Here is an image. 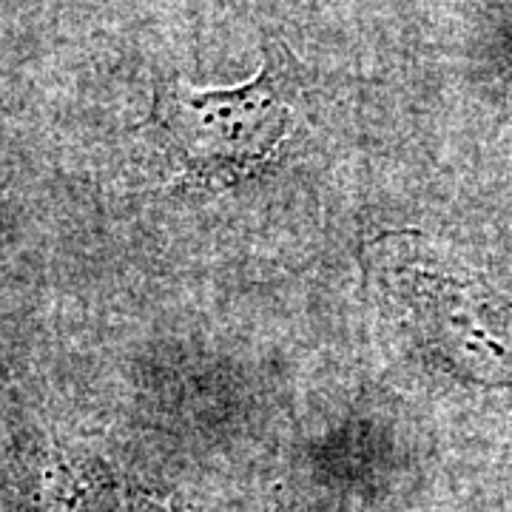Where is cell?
I'll list each match as a JSON object with an SVG mask.
<instances>
[{"label": "cell", "instance_id": "cell-1", "mask_svg": "<svg viewBox=\"0 0 512 512\" xmlns=\"http://www.w3.org/2000/svg\"><path fill=\"white\" fill-rule=\"evenodd\" d=\"M382 288L402 305L419 345L464 382L512 387V299L476 274L419 256V239L387 237Z\"/></svg>", "mask_w": 512, "mask_h": 512}, {"label": "cell", "instance_id": "cell-2", "mask_svg": "<svg viewBox=\"0 0 512 512\" xmlns=\"http://www.w3.org/2000/svg\"><path fill=\"white\" fill-rule=\"evenodd\" d=\"M291 83L288 60L271 49L259 77L239 89H168L160 97V128L185 180L231 185L274 163L293 131Z\"/></svg>", "mask_w": 512, "mask_h": 512}]
</instances>
